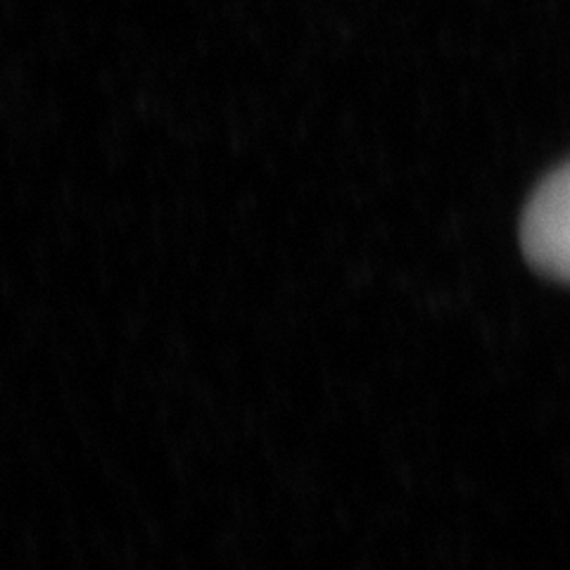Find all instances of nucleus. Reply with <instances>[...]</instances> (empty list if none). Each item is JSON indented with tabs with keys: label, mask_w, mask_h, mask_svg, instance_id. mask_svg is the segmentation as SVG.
I'll return each instance as SVG.
<instances>
[{
	"label": "nucleus",
	"mask_w": 570,
	"mask_h": 570,
	"mask_svg": "<svg viewBox=\"0 0 570 570\" xmlns=\"http://www.w3.org/2000/svg\"><path fill=\"white\" fill-rule=\"evenodd\" d=\"M521 245L534 272L570 283V159L534 188L521 219Z\"/></svg>",
	"instance_id": "f257e3e1"
}]
</instances>
